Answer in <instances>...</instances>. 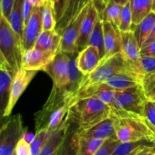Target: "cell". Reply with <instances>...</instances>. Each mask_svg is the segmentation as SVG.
<instances>
[{
	"instance_id": "74e56055",
	"label": "cell",
	"mask_w": 155,
	"mask_h": 155,
	"mask_svg": "<svg viewBox=\"0 0 155 155\" xmlns=\"http://www.w3.org/2000/svg\"><path fill=\"white\" fill-rule=\"evenodd\" d=\"M15 152L16 155H32L30 144L21 139L17 145Z\"/></svg>"
},
{
	"instance_id": "277c9868",
	"label": "cell",
	"mask_w": 155,
	"mask_h": 155,
	"mask_svg": "<svg viewBox=\"0 0 155 155\" xmlns=\"http://www.w3.org/2000/svg\"><path fill=\"white\" fill-rule=\"evenodd\" d=\"M111 118L116 137L120 142H155V133L144 118Z\"/></svg>"
},
{
	"instance_id": "f546056e",
	"label": "cell",
	"mask_w": 155,
	"mask_h": 155,
	"mask_svg": "<svg viewBox=\"0 0 155 155\" xmlns=\"http://www.w3.org/2000/svg\"><path fill=\"white\" fill-rule=\"evenodd\" d=\"M151 143L147 142H120L114 150L111 155H130L139 148Z\"/></svg>"
},
{
	"instance_id": "f1b7e54d",
	"label": "cell",
	"mask_w": 155,
	"mask_h": 155,
	"mask_svg": "<svg viewBox=\"0 0 155 155\" xmlns=\"http://www.w3.org/2000/svg\"><path fill=\"white\" fill-rule=\"evenodd\" d=\"M123 6L115 3L107 2V7L103 14V21H107L118 28L120 24V16Z\"/></svg>"
},
{
	"instance_id": "e0dca14e",
	"label": "cell",
	"mask_w": 155,
	"mask_h": 155,
	"mask_svg": "<svg viewBox=\"0 0 155 155\" xmlns=\"http://www.w3.org/2000/svg\"><path fill=\"white\" fill-rule=\"evenodd\" d=\"M91 2L92 0H68L66 10L62 18L56 25L55 31L61 36L66 27Z\"/></svg>"
},
{
	"instance_id": "7402d4cb",
	"label": "cell",
	"mask_w": 155,
	"mask_h": 155,
	"mask_svg": "<svg viewBox=\"0 0 155 155\" xmlns=\"http://www.w3.org/2000/svg\"><path fill=\"white\" fill-rule=\"evenodd\" d=\"M68 127L69 124L64 120L63 125L57 131L51 133L48 142L39 155H57L59 148L64 140Z\"/></svg>"
},
{
	"instance_id": "484cf974",
	"label": "cell",
	"mask_w": 155,
	"mask_h": 155,
	"mask_svg": "<svg viewBox=\"0 0 155 155\" xmlns=\"http://www.w3.org/2000/svg\"><path fill=\"white\" fill-rule=\"evenodd\" d=\"M89 45L95 47L99 51L101 60L105 56V49H104V30H103V21L98 18L95 24V27L92 30L89 39ZM88 45V46H89Z\"/></svg>"
},
{
	"instance_id": "30bf717a",
	"label": "cell",
	"mask_w": 155,
	"mask_h": 155,
	"mask_svg": "<svg viewBox=\"0 0 155 155\" xmlns=\"http://www.w3.org/2000/svg\"><path fill=\"white\" fill-rule=\"evenodd\" d=\"M68 64L69 54L59 51L51 63L45 68L43 71L51 78L53 86L64 88L66 86L68 80Z\"/></svg>"
},
{
	"instance_id": "b9f144b4",
	"label": "cell",
	"mask_w": 155,
	"mask_h": 155,
	"mask_svg": "<svg viewBox=\"0 0 155 155\" xmlns=\"http://www.w3.org/2000/svg\"><path fill=\"white\" fill-rule=\"evenodd\" d=\"M35 137H36V134H34V133H30V132H28L27 129L26 131L24 132V135H23L22 139H24V141H26L27 143L31 144L32 142H33V140H34Z\"/></svg>"
},
{
	"instance_id": "1f68e13d",
	"label": "cell",
	"mask_w": 155,
	"mask_h": 155,
	"mask_svg": "<svg viewBox=\"0 0 155 155\" xmlns=\"http://www.w3.org/2000/svg\"><path fill=\"white\" fill-rule=\"evenodd\" d=\"M132 27H133V15H132L130 3L128 2L127 5L123 6L120 16V24L118 27V30L120 33H127V32L132 31Z\"/></svg>"
},
{
	"instance_id": "9a60e30c",
	"label": "cell",
	"mask_w": 155,
	"mask_h": 155,
	"mask_svg": "<svg viewBox=\"0 0 155 155\" xmlns=\"http://www.w3.org/2000/svg\"><path fill=\"white\" fill-rule=\"evenodd\" d=\"M98 18V12L92 5V2L89 3L87 14L82 22L80 27V33L77 41V51L80 53L89 45V39L90 35L95 27L97 20Z\"/></svg>"
},
{
	"instance_id": "8fae6325",
	"label": "cell",
	"mask_w": 155,
	"mask_h": 155,
	"mask_svg": "<svg viewBox=\"0 0 155 155\" xmlns=\"http://www.w3.org/2000/svg\"><path fill=\"white\" fill-rule=\"evenodd\" d=\"M42 32V8L35 7L30 21L24 28V53L34 48L36 41Z\"/></svg>"
},
{
	"instance_id": "4fadbf2b",
	"label": "cell",
	"mask_w": 155,
	"mask_h": 155,
	"mask_svg": "<svg viewBox=\"0 0 155 155\" xmlns=\"http://www.w3.org/2000/svg\"><path fill=\"white\" fill-rule=\"evenodd\" d=\"M16 73L0 58V108L2 117L5 113L10 98L11 86Z\"/></svg>"
},
{
	"instance_id": "4dcf8cb0",
	"label": "cell",
	"mask_w": 155,
	"mask_h": 155,
	"mask_svg": "<svg viewBox=\"0 0 155 155\" xmlns=\"http://www.w3.org/2000/svg\"><path fill=\"white\" fill-rule=\"evenodd\" d=\"M51 134V132L48 131L47 129L36 133V137H35L33 142L30 144L32 155L39 154L40 151H42L43 147L48 142Z\"/></svg>"
},
{
	"instance_id": "ffe728a7",
	"label": "cell",
	"mask_w": 155,
	"mask_h": 155,
	"mask_svg": "<svg viewBox=\"0 0 155 155\" xmlns=\"http://www.w3.org/2000/svg\"><path fill=\"white\" fill-rule=\"evenodd\" d=\"M24 0H15L10 16L8 21L15 31L23 50H24V25L23 21V6Z\"/></svg>"
},
{
	"instance_id": "3957f363",
	"label": "cell",
	"mask_w": 155,
	"mask_h": 155,
	"mask_svg": "<svg viewBox=\"0 0 155 155\" xmlns=\"http://www.w3.org/2000/svg\"><path fill=\"white\" fill-rule=\"evenodd\" d=\"M146 94L142 85L121 92H117L114 108L110 117H143L147 101Z\"/></svg>"
},
{
	"instance_id": "8d00e7d4",
	"label": "cell",
	"mask_w": 155,
	"mask_h": 155,
	"mask_svg": "<svg viewBox=\"0 0 155 155\" xmlns=\"http://www.w3.org/2000/svg\"><path fill=\"white\" fill-rule=\"evenodd\" d=\"M34 8V6L28 0H24V6H23V21H24V28L30 21Z\"/></svg>"
},
{
	"instance_id": "83f0119b",
	"label": "cell",
	"mask_w": 155,
	"mask_h": 155,
	"mask_svg": "<svg viewBox=\"0 0 155 155\" xmlns=\"http://www.w3.org/2000/svg\"><path fill=\"white\" fill-rule=\"evenodd\" d=\"M42 31H53L55 30L57 21L51 0H49L42 8Z\"/></svg>"
},
{
	"instance_id": "5b68a950",
	"label": "cell",
	"mask_w": 155,
	"mask_h": 155,
	"mask_svg": "<svg viewBox=\"0 0 155 155\" xmlns=\"http://www.w3.org/2000/svg\"><path fill=\"white\" fill-rule=\"evenodd\" d=\"M24 50L11 27L10 23L4 16L0 17V58L14 70L15 73L23 68Z\"/></svg>"
},
{
	"instance_id": "5bb4252c",
	"label": "cell",
	"mask_w": 155,
	"mask_h": 155,
	"mask_svg": "<svg viewBox=\"0 0 155 155\" xmlns=\"http://www.w3.org/2000/svg\"><path fill=\"white\" fill-rule=\"evenodd\" d=\"M103 30L105 49V56L104 58H107L122 52L120 32L117 27L110 22L103 21Z\"/></svg>"
},
{
	"instance_id": "d6986e66",
	"label": "cell",
	"mask_w": 155,
	"mask_h": 155,
	"mask_svg": "<svg viewBox=\"0 0 155 155\" xmlns=\"http://www.w3.org/2000/svg\"><path fill=\"white\" fill-rule=\"evenodd\" d=\"M61 36L55 31H42L38 38L34 48L42 51H48L57 54L61 51Z\"/></svg>"
},
{
	"instance_id": "7dc6e473",
	"label": "cell",
	"mask_w": 155,
	"mask_h": 155,
	"mask_svg": "<svg viewBox=\"0 0 155 155\" xmlns=\"http://www.w3.org/2000/svg\"><path fill=\"white\" fill-rule=\"evenodd\" d=\"M145 146H146V145H145ZM145 146H144V147H142V148H139V150H137V151H135L134 153H133V154H130V155H146V154H145V150H144V148H145Z\"/></svg>"
},
{
	"instance_id": "9c48e42d",
	"label": "cell",
	"mask_w": 155,
	"mask_h": 155,
	"mask_svg": "<svg viewBox=\"0 0 155 155\" xmlns=\"http://www.w3.org/2000/svg\"><path fill=\"white\" fill-rule=\"evenodd\" d=\"M89 5L79 14L78 16L66 27L61 34L60 50L67 54H75L77 51V41L80 33L82 22L87 14Z\"/></svg>"
},
{
	"instance_id": "603a6c76",
	"label": "cell",
	"mask_w": 155,
	"mask_h": 155,
	"mask_svg": "<svg viewBox=\"0 0 155 155\" xmlns=\"http://www.w3.org/2000/svg\"><path fill=\"white\" fill-rule=\"evenodd\" d=\"M155 23V13L151 12L147 17H145L138 25H133L132 31H133L136 39H137L138 44H139L140 48L144 45L148 38L149 37L151 31H152L153 27Z\"/></svg>"
},
{
	"instance_id": "f6af8a7d",
	"label": "cell",
	"mask_w": 155,
	"mask_h": 155,
	"mask_svg": "<svg viewBox=\"0 0 155 155\" xmlns=\"http://www.w3.org/2000/svg\"><path fill=\"white\" fill-rule=\"evenodd\" d=\"M146 97L147 99L155 103V89L151 90V92H148V93L146 94Z\"/></svg>"
},
{
	"instance_id": "8992f818",
	"label": "cell",
	"mask_w": 155,
	"mask_h": 155,
	"mask_svg": "<svg viewBox=\"0 0 155 155\" xmlns=\"http://www.w3.org/2000/svg\"><path fill=\"white\" fill-rule=\"evenodd\" d=\"M27 129L20 114L6 120L0 130V155L13 154Z\"/></svg>"
},
{
	"instance_id": "ba28073f",
	"label": "cell",
	"mask_w": 155,
	"mask_h": 155,
	"mask_svg": "<svg viewBox=\"0 0 155 155\" xmlns=\"http://www.w3.org/2000/svg\"><path fill=\"white\" fill-rule=\"evenodd\" d=\"M37 74V71H27L21 68L15 74L14 80L11 86L10 98L8 104L6 107L2 117H8L12 114L14 107L16 104L17 101L21 96L30 82L32 81L35 76Z\"/></svg>"
},
{
	"instance_id": "cb8c5ba5",
	"label": "cell",
	"mask_w": 155,
	"mask_h": 155,
	"mask_svg": "<svg viewBox=\"0 0 155 155\" xmlns=\"http://www.w3.org/2000/svg\"><path fill=\"white\" fill-rule=\"evenodd\" d=\"M77 127L69 124L68 132L63 143L59 148L57 155H78L79 136Z\"/></svg>"
},
{
	"instance_id": "6da1fadb",
	"label": "cell",
	"mask_w": 155,
	"mask_h": 155,
	"mask_svg": "<svg viewBox=\"0 0 155 155\" xmlns=\"http://www.w3.org/2000/svg\"><path fill=\"white\" fill-rule=\"evenodd\" d=\"M110 107L98 98H82L69 106L65 121L77 126L80 132L110 117Z\"/></svg>"
},
{
	"instance_id": "816d5d0a",
	"label": "cell",
	"mask_w": 155,
	"mask_h": 155,
	"mask_svg": "<svg viewBox=\"0 0 155 155\" xmlns=\"http://www.w3.org/2000/svg\"><path fill=\"white\" fill-rule=\"evenodd\" d=\"M12 155H16V154H15V153H14V154H12Z\"/></svg>"
},
{
	"instance_id": "ac0fdd59",
	"label": "cell",
	"mask_w": 155,
	"mask_h": 155,
	"mask_svg": "<svg viewBox=\"0 0 155 155\" xmlns=\"http://www.w3.org/2000/svg\"><path fill=\"white\" fill-rule=\"evenodd\" d=\"M77 133L80 137L99 139H104V140H107V139L116 136L113 124V119L111 117H109L101 121L99 124H96L88 130L80 132L77 130Z\"/></svg>"
},
{
	"instance_id": "52a82bcc",
	"label": "cell",
	"mask_w": 155,
	"mask_h": 155,
	"mask_svg": "<svg viewBox=\"0 0 155 155\" xmlns=\"http://www.w3.org/2000/svg\"><path fill=\"white\" fill-rule=\"evenodd\" d=\"M69 104L68 96L64 88L53 86L48 99L42 109L35 114L36 133L47 128V124L51 115L64 104Z\"/></svg>"
},
{
	"instance_id": "bcb514c9",
	"label": "cell",
	"mask_w": 155,
	"mask_h": 155,
	"mask_svg": "<svg viewBox=\"0 0 155 155\" xmlns=\"http://www.w3.org/2000/svg\"><path fill=\"white\" fill-rule=\"evenodd\" d=\"M154 40H155V23H154V27H153L152 31H151V34H150L149 37L148 38V39L146 40V42H145L144 44L148 43V42H152V41H154Z\"/></svg>"
},
{
	"instance_id": "681fc988",
	"label": "cell",
	"mask_w": 155,
	"mask_h": 155,
	"mask_svg": "<svg viewBox=\"0 0 155 155\" xmlns=\"http://www.w3.org/2000/svg\"><path fill=\"white\" fill-rule=\"evenodd\" d=\"M148 148L149 151H152V152L155 153V142H154V143H151L148 146Z\"/></svg>"
},
{
	"instance_id": "836d02e7",
	"label": "cell",
	"mask_w": 155,
	"mask_h": 155,
	"mask_svg": "<svg viewBox=\"0 0 155 155\" xmlns=\"http://www.w3.org/2000/svg\"><path fill=\"white\" fill-rule=\"evenodd\" d=\"M143 117L155 133V103L147 100L144 109Z\"/></svg>"
},
{
	"instance_id": "c3c4849f",
	"label": "cell",
	"mask_w": 155,
	"mask_h": 155,
	"mask_svg": "<svg viewBox=\"0 0 155 155\" xmlns=\"http://www.w3.org/2000/svg\"><path fill=\"white\" fill-rule=\"evenodd\" d=\"M150 145V144H149ZM149 145H146V146L145 147V148H144V150H145V154L146 155H155V153H154V152H152V151H149V150H148V146Z\"/></svg>"
},
{
	"instance_id": "e575fe53",
	"label": "cell",
	"mask_w": 155,
	"mask_h": 155,
	"mask_svg": "<svg viewBox=\"0 0 155 155\" xmlns=\"http://www.w3.org/2000/svg\"><path fill=\"white\" fill-rule=\"evenodd\" d=\"M120 143L116 136L105 140L99 150L94 155H111L117 145Z\"/></svg>"
},
{
	"instance_id": "7c38bea8",
	"label": "cell",
	"mask_w": 155,
	"mask_h": 155,
	"mask_svg": "<svg viewBox=\"0 0 155 155\" xmlns=\"http://www.w3.org/2000/svg\"><path fill=\"white\" fill-rule=\"evenodd\" d=\"M55 55L48 51H42L36 48L28 50L23 55L22 67L27 71H44Z\"/></svg>"
},
{
	"instance_id": "7a4b0ae2",
	"label": "cell",
	"mask_w": 155,
	"mask_h": 155,
	"mask_svg": "<svg viewBox=\"0 0 155 155\" xmlns=\"http://www.w3.org/2000/svg\"><path fill=\"white\" fill-rule=\"evenodd\" d=\"M121 74H130L135 76L127 65L125 58L122 53H118L107 58H103L99 65L92 72L88 75H84L78 90L74 95L89 86L106 83L114 76Z\"/></svg>"
},
{
	"instance_id": "2e32d148",
	"label": "cell",
	"mask_w": 155,
	"mask_h": 155,
	"mask_svg": "<svg viewBox=\"0 0 155 155\" xmlns=\"http://www.w3.org/2000/svg\"><path fill=\"white\" fill-rule=\"evenodd\" d=\"M101 61L99 51L95 47L89 45L80 51L77 58V65L83 75H88L99 65Z\"/></svg>"
},
{
	"instance_id": "7bdbcfd3",
	"label": "cell",
	"mask_w": 155,
	"mask_h": 155,
	"mask_svg": "<svg viewBox=\"0 0 155 155\" xmlns=\"http://www.w3.org/2000/svg\"><path fill=\"white\" fill-rule=\"evenodd\" d=\"M34 7L42 8L49 0H28Z\"/></svg>"
},
{
	"instance_id": "44dd1931",
	"label": "cell",
	"mask_w": 155,
	"mask_h": 155,
	"mask_svg": "<svg viewBox=\"0 0 155 155\" xmlns=\"http://www.w3.org/2000/svg\"><path fill=\"white\" fill-rule=\"evenodd\" d=\"M104 84L116 92H121L142 85V80L132 74H121L112 77Z\"/></svg>"
},
{
	"instance_id": "f35d334b",
	"label": "cell",
	"mask_w": 155,
	"mask_h": 155,
	"mask_svg": "<svg viewBox=\"0 0 155 155\" xmlns=\"http://www.w3.org/2000/svg\"><path fill=\"white\" fill-rule=\"evenodd\" d=\"M142 86L145 89V94L155 89V72L145 77L142 82Z\"/></svg>"
},
{
	"instance_id": "ee69618b",
	"label": "cell",
	"mask_w": 155,
	"mask_h": 155,
	"mask_svg": "<svg viewBox=\"0 0 155 155\" xmlns=\"http://www.w3.org/2000/svg\"><path fill=\"white\" fill-rule=\"evenodd\" d=\"M107 2H112L115 3L117 5H119L124 6L125 5H127V3L130 2V0H105Z\"/></svg>"
},
{
	"instance_id": "f907efd6",
	"label": "cell",
	"mask_w": 155,
	"mask_h": 155,
	"mask_svg": "<svg viewBox=\"0 0 155 155\" xmlns=\"http://www.w3.org/2000/svg\"><path fill=\"white\" fill-rule=\"evenodd\" d=\"M152 12L155 13V0H153V7H152Z\"/></svg>"
},
{
	"instance_id": "d6a6232c",
	"label": "cell",
	"mask_w": 155,
	"mask_h": 155,
	"mask_svg": "<svg viewBox=\"0 0 155 155\" xmlns=\"http://www.w3.org/2000/svg\"><path fill=\"white\" fill-rule=\"evenodd\" d=\"M139 69L143 79L155 72V57L141 55L139 59Z\"/></svg>"
},
{
	"instance_id": "d590c367",
	"label": "cell",
	"mask_w": 155,
	"mask_h": 155,
	"mask_svg": "<svg viewBox=\"0 0 155 155\" xmlns=\"http://www.w3.org/2000/svg\"><path fill=\"white\" fill-rule=\"evenodd\" d=\"M54 7V15H55L57 24L63 17L68 5V0H51Z\"/></svg>"
},
{
	"instance_id": "60d3db41",
	"label": "cell",
	"mask_w": 155,
	"mask_h": 155,
	"mask_svg": "<svg viewBox=\"0 0 155 155\" xmlns=\"http://www.w3.org/2000/svg\"><path fill=\"white\" fill-rule=\"evenodd\" d=\"M141 55L155 57V40L145 43L141 48Z\"/></svg>"
},
{
	"instance_id": "ab89813d",
	"label": "cell",
	"mask_w": 155,
	"mask_h": 155,
	"mask_svg": "<svg viewBox=\"0 0 155 155\" xmlns=\"http://www.w3.org/2000/svg\"><path fill=\"white\" fill-rule=\"evenodd\" d=\"M15 0H1V15L8 20Z\"/></svg>"
},
{
	"instance_id": "d4e9b609",
	"label": "cell",
	"mask_w": 155,
	"mask_h": 155,
	"mask_svg": "<svg viewBox=\"0 0 155 155\" xmlns=\"http://www.w3.org/2000/svg\"><path fill=\"white\" fill-rule=\"evenodd\" d=\"M133 25L136 26L152 12L153 0H130Z\"/></svg>"
},
{
	"instance_id": "4316f807",
	"label": "cell",
	"mask_w": 155,
	"mask_h": 155,
	"mask_svg": "<svg viewBox=\"0 0 155 155\" xmlns=\"http://www.w3.org/2000/svg\"><path fill=\"white\" fill-rule=\"evenodd\" d=\"M105 140L104 139H89L79 136L78 155H94L101 148Z\"/></svg>"
}]
</instances>
